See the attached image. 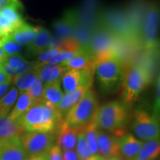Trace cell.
<instances>
[{"label":"cell","mask_w":160,"mask_h":160,"mask_svg":"<svg viewBox=\"0 0 160 160\" xmlns=\"http://www.w3.org/2000/svg\"><path fill=\"white\" fill-rule=\"evenodd\" d=\"M11 82V77L5 73L2 70L0 69V85Z\"/></svg>","instance_id":"f35d334b"},{"label":"cell","mask_w":160,"mask_h":160,"mask_svg":"<svg viewBox=\"0 0 160 160\" xmlns=\"http://www.w3.org/2000/svg\"><path fill=\"white\" fill-rule=\"evenodd\" d=\"M82 127H71L63 119L56 133L57 145L62 151L75 149L77 136Z\"/></svg>","instance_id":"2e32d148"},{"label":"cell","mask_w":160,"mask_h":160,"mask_svg":"<svg viewBox=\"0 0 160 160\" xmlns=\"http://www.w3.org/2000/svg\"><path fill=\"white\" fill-rule=\"evenodd\" d=\"M62 160H79L75 149L62 151Z\"/></svg>","instance_id":"8d00e7d4"},{"label":"cell","mask_w":160,"mask_h":160,"mask_svg":"<svg viewBox=\"0 0 160 160\" xmlns=\"http://www.w3.org/2000/svg\"><path fill=\"white\" fill-rule=\"evenodd\" d=\"M37 77V71L34 68L31 71L22 75L11 77V83H13L18 91L22 93V92L27 91V90L31 87Z\"/></svg>","instance_id":"f546056e"},{"label":"cell","mask_w":160,"mask_h":160,"mask_svg":"<svg viewBox=\"0 0 160 160\" xmlns=\"http://www.w3.org/2000/svg\"><path fill=\"white\" fill-rule=\"evenodd\" d=\"M75 148L79 160H92L94 157V156L91 154L88 145L86 141L83 132V126L78 133L77 145H76Z\"/></svg>","instance_id":"4dcf8cb0"},{"label":"cell","mask_w":160,"mask_h":160,"mask_svg":"<svg viewBox=\"0 0 160 160\" xmlns=\"http://www.w3.org/2000/svg\"><path fill=\"white\" fill-rule=\"evenodd\" d=\"M117 37L106 28L105 26L99 25L93 31L91 41L86 48L96 57L115 53Z\"/></svg>","instance_id":"8fae6325"},{"label":"cell","mask_w":160,"mask_h":160,"mask_svg":"<svg viewBox=\"0 0 160 160\" xmlns=\"http://www.w3.org/2000/svg\"><path fill=\"white\" fill-rule=\"evenodd\" d=\"M97 110V95L91 88L82 99L66 113L64 119L71 127H82L93 119Z\"/></svg>","instance_id":"5b68a950"},{"label":"cell","mask_w":160,"mask_h":160,"mask_svg":"<svg viewBox=\"0 0 160 160\" xmlns=\"http://www.w3.org/2000/svg\"><path fill=\"white\" fill-rule=\"evenodd\" d=\"M99 155L105 159L120 157L119 150V137L114 133L99 129L98 131Z\"/></svg>","instance_id":"9a60e30c"},{"label":"cell","mask_w":160,"mask_h":160,"mask_svg":"<svg viewBox=\"0 0 160 160\" xmlns=\"http://www.w3.org/2000/svg\"><path fill=\"white\" fill-rule=\"evenodd\" d=\"M160 153L159 138L143 142L139 153L133 160H154Z\"/></svg>","instance_id":"484cf974"},{"label":"cell","mask_w":160,"mask_h":160,"mask_svg":"<svg viewBox=\"0 0 160 160\" xmlns=\"http://www.w3.org/2000/svg\"><path fill=\"white\" fill-rule=\"evenodd\" d=\"M52 37L51 33L45 28L38 27L35 39L28 45V51L32 55H39L43 51L51 47Z\"/></svg>","instance_id":"7402d4cb"},{"label":"cell","mask_w":160,"mask_h":160,"mask_svg":"<svg viewBox=\"0 0 160 160\" xmlns=\"http://www.w3.org/2000/svg\"><path fill=\"white\" fill-rule=\"evenodd\" d=\"M159 25V9L157 3H150L144 14L139 37L144 47L148 50L157 48Z\"/></svg>","instance_id":"52a82bcc"},{"label":"cell","mask_w":160,"mask_h":160,"mask_svg":"<svg viewBox=\"0 0 160 160\" xmlns=\"http://www.w3.org/2000/svg\"><path fill=\"white\" fill-rule=\"evenodd\" d=\"M64 119L57 108L45 102L33 104L19 120L25 132H42L56 134Z\"/></svg>","instance_id":"6da1fadb"},{"label":"cell","mask_w":160,"mask_h":160,"mask_svg":"<svg viewBox=\"0 0 160 160\" xmlns=\"http://www.w3.org/2000/svg\"><path fill=\"white\" fill-rule=\"evenodd\" d=\"M63 95L61 80H56L45 85L42 101L57 108Z\"/></svg>","instance_id":"603a6c76"},{"label":"cell","mask_w":160,"mask_h":160,"mask_svg":"<svg viewBox=\"0 0 160 160\" xmlns=\"http://www.w3.org/2000/svg\"><path fill=\"white\" fill-rule=\"evenodd\" d=\"M62 65L68 70H85L97 65V59L86 48H82L81 51Z\"/></svg>","instance_id":"d6986e66"},{"label":"cell","mask_w":160,"mask_h":160,"mask_svg":"<svg viewBox=\"0 0 160 160\" xmlns=\"http://www.w3.org/2000/svg\"><path fill=\"white\" fill-rule=\"evenodd\" d=\"M33 105V101L27 93V92L20 93L19 97L13 105V108L8 115V117L11 119H18L22 116L26 111H28L30 108Z\"/></svg>","instance_id":"83f0119b"},{"label":"cell","mask_w":160,"mask_h":160,"mask_svg":"<svg viewBox=\"0 0 160 160\" xmlns=\"http://www.w3.org/2000/svg\"><path fill=\"white\" fill-rule=\"evenodd\" d=\"M132 131L135 137L142 142L159 138V117L145 109L136 110L132 122Z\"/></svg>","instance_id":"8992f818"},{"label":"cell","mask_w":160,"mask_h":160,"mask_svg":"<svg viewBox=\"0 0 160 160\" xmlns=\"http://www.w3.org/2000/svg\"><path fill=\"white\" fill-rule=\"evenodd\" d=\"M27 160H48V153L29 157Z\"/></svg>","instance_id":"ab89813d"},{"label":"cell","mask_w":160,"mask_h":160,"mask_svg":"<svg viewBox=\"0 0 160 160\" xmlns=\"http://www.w3.org/2000/svg\"><path fill=\"white\" fill-rule=\"evenodd\" d=\"M28 158L20 136L0 139V160H27Z\"/></svg>","instance_id":"4fadbf2b"},{"label":"cell","mask_w":160,"mask_h":160,"mask_svg":"<svg viewBox=\"0 0 160 160\" xmlns=\"http://www.w3.org/2000/svg\"><path fill=\"white\" fill-rule=\"evenodd\" d=\"M96 72L100 88L105 93H113L121 86L124 70L121 60L115 53L97 58Z\"/></svg>","instance_id":"3957f363"},{"label":"cell","mask_w":160,"mask_h":160,"mask_svg":"<svg viewBox=\"0 0 160 160\" xmlns=\"http://www.w3.org/2000/svg\"><path fill=\"white\" fill-rule=\"evenodd\" d=\"M150 79L148 71L142 65H133L125 69L121 85L123 102L128 105L135 102L149 83Z\"/></svg>","instance_id":"277c9868"},{"label":"cell","mask_w":160,"mask_h":160,"mask_svg":"<svg viewBox=\"0 0 160 160\" xmlns=\"http://www.w3.org/2000/svg\"><path fill=\"white\" fill-rule=\"evenodd\" d=\"M92 160H108V159H105V158L101 157V156L97 155V156H94V157L93 158V159Z\"/></svg>","instance_id":"7bdbcfd3"},{"label":"cell","mask_w":160,"mask_h":160,"mask_svg":"<svg viewBox=\"0 0 160 160\" xmlns=\"http://www.w3.org/2000/svg\"><path fill=\"white\" fill-rule=\"evenodd\" d=\"M38 28L33 27L28 23L25 22L15 30L9 37L21 45H29L35 39Z\"/></svg>","instance_id":"cb8c5ba5"},{"label":"cell","mask_w":160,"mask_h":160,"mask_svg":"<svg viewBox=\"0 0 160 160\" xmlns=\"http://www.w3.org/2000/svg\"><path fill=\"white\" fill-rule=\"evenodd\" d=\"M118 137L120 157L124 160H133L139 153L143 142L131 133L125 132Z\"/></svg>","instance_id":"e0dca14e"},{"label":"cell","mask_w":160,"mask_h":160,"mask_svg":"<svg viewBox=\"0 0 160 160\" xmlns=\"http://www.w3.org/2000/svg\"><path fill=\"white\" fill-rule=\"evenodd\" d=\"M92 85H83L78 88L75 91L65 93L62 98L61 101L58 105L57 109L59 113L63 117H65L66 113L71 110L72 108L82 99L88 91L91 88Z\"/></svg>","instance_id":"44dd1931"},{"label":"cell","mask_w":160,"mask_h":160,"mask_svg":"<svg viewBox=\"0 0 160 160\" xmlns=\"http://www.w3.org/2000/svg\"><path fill=\"white\" fill-rule=\"evenodd\" d=\"M108 160H124V159L120 157H116L110 158V159H108Z\"/></svg>","instance_id":"ee69618b"},{"label":"cell","mask_w":160,"mask_h":160,"mask_svg":"<svg viewBox=\"0 0 160 160\" xmlns=\"http://www.w3.org/2000/svg\"><path fill=\"white\" fill-rule=\"evenodd\" d=\"M45 85L43 82L39 79V77H37L31 87L27 90L26 92L33 101V104L42 102Z\"/></svg>","instance_id":"1f68e13d"},{"label":"cell","mask_w":160,"mask_h":160,"mask_svg":"<svg viewBox=\"0 0 160 160\" xmlns=\"http://www.w3.org/2000/svg\"><path fill=\"white\" fill-rule=\"evenodd\" d=\"M62 50L60 47H51L48 49L43 51L38 55L37 61L36 62L37 65H42L47 62V61L51 59V58L55 57L61 52Z\"/></svg>","instance_id":"836d02e7"},{"label":"cell","mask_w":160,"mask_h":160,"mask_svg":"<svg viewBox=\"0 0 160 160\" xmlns=\"http://www.w3.org/2000/svg\"><path fill=\"white\" fill-rule=\"evenodd\" d=\"M77 24L73 11H68L63 17L53 24V28L56 34L62 40H65L73 38Z\"/></svg>","instance_id":"ac0fdd59"},{"label":"cell","mask_w":160,"mask_h":160,"mask_svg":"<svg viewBox=\"0 0 160 160\" xmlns=\"http://www.w3.org/2000/svg\"><path fill=\"white\" fill-rule=\"evenodd\" d=\"M25 130L19 119H11L8 117L0 119V139H8L17 136H21Z\"/></svg>","instance_id":"d4e9b609"},{"label":"cell","mask_w":160,"mask_h":160,"mask_svg":"<svg viewBox=\"0 0 160 160\" xmlns=\"http://www.w3.org/2000/svg\"><path fill=\"white\" fill-rule=\"evenodd\" d=\"M48 160H62V151L57 144L48 153Z\"/></svg>","instance_id":"d590c367"},{"label":"cell","mask_w":160,"mask_h":160,"mask_svg":"<svg viewBox=\"0 0 160 160\" xmlns=\"http://www.w3.org/2000/svg\"><path fill=\"white\" fill-rule=\"evenodd\" d=\"M19 91L16 87H12L5 96L0 98V119L7 117L17 101Z\"/></svg>","instance_id":"f1b7e54d"},{"label":"cell","mask_w":160,"mask_h":160,"mask_svg":"<svg viewBox=\"0 0 160 160\" xmlns=\"http://www.w3.org/2000/svg\"><path fill=\"white\" fill-rule=\"evenodd\" d=\"M20 139L29 157L48 153L56 144V134L42 132H25L20 136Z\"/></svg>","instance_id":"30bf717a"},{"label":"cell","mask_w":160,"mask_h":160,"mask_svg":"<svg viewBox=\"0 0 160 160\" xmlns=\"http://www.w3.org/2000/svg\"><path fill=\"white\" fill-rule=\"evenodd\" d=\"M23 11L24 7L19 0H11L0 10V39L9 37L25 22Z\"/></svg>","instance_id":"ba28073f"},{"label":"cell","mask_w":160,"mask_h":160,"mask_svg":"<svg viewBox=\"0 0 160 160\" xmlns=\"http://www.w3.org/2000/svg\"><path fill=\"white\" fill-rule=\"evenodd\" d=\"M11 84V82H6L0 85V98L2 97L3 96H5L8 93Z\"/></svg>","instance_id":"74e56055"},{"label":"cell","mask_w":160,"mask_h":160,"mask_svg":"<svg viewBox=\"0 0 160 160\" xmlns=\"http://www.w3.org/2000/svg\"><path fill=\"white\" fill-rule=\"evenodd\" d=\"M36 65V62H28L21 56L13 55L7 57L0 62V69L11 77H17L31 71Z\"/></svg>","instance_id":"5bb4252c"},{"label":"cell","mask_w":160,"mask_h":160,"mask_svg":"<svg viewBox=\"0 0 160 160\" xmlns=\"http://www.w3.org/2000/svg\"><path fill=\"white\" fill-rule=\"evenodd\" d=\"M0 46L8 57L19 55L22 50V46L16 42L9 37H3L0 39Z\"/></svg>","instance_id":"d6a6232c"},{"label":"cell","mask_w":160,"mask_h":160,"mask_svg":"<svg viewBox=\"0 0 160 160\" xmlns=\"http://www.w3.org/2000/svg\"><path fill=\"white\" fill-rule=\"evenodd\" d=\"M8 56L5 54V53L4 52L3 49L2 48V47L0 46V62H2L4 59H5Z\"/></svg>","instance_id":"60d3db41"},{"label":"cell","mask_w":160,"mask_h":160,"mask_svg":"<svg viewBox=\"0 0 160 160\" xmlns=\"http://www.w3.org/2000/svg\"><path fill=\"white\" fill-rule=\"evenodd\" d=\"M38 77L43 83L46 85L56 80L61 79L62 77L68 71L62 64L59 65H49L42 64L35 66Z\"/></svg>","instance_id":"ffe728a7"},{"label":"cell","mask_w":160,"mask_h":160,"mask_svg":"<svg viewBox=\"0 0 160 160\" xmlns=\"http://www.w3.org/2000/svg\"><path fill=\"white\" fill-rule=\"evenodd\" d=\"M128 117L127 104L112 101L98 108L94 119L99 129L119 136L125 132Z\"/></svg>","instance_id":"7a4b0ae2"},{"label":"cell","mask_w":160,"mask_h":160,"mask_svg":"<svg viewBox=\"0 0 160 160\" xmlns=\"http://www.w3.org/2000/svg\"><path fill=\"white\" fill-rule=\"evenodd\" d=\"M96 71L95 67L85 70H68L61 78L64 92L65 93L75 91L83 85H92L93 77Z\"/></svg>","instance_id":"7c38bea8"},{"label":"cell","mask_w":160,"mask_h":160,"mask_svg":"<svg viewBox=\"0 0 160 160\" xmlns=\"http://www.w3.org/2000/svg\"><path fill=\"white\" fill-rule=\"evenodd\" d=\"M160 109V79L159 76L156 82L155 86V98H154V104H153V113L157 117H159Z\"/></svg>","instance_id":"e575fe53"},{"label":"cell","mask_w":160,"mask_h":160,"mask_svg":"<svg viewBox=\"0 0 160 160\" xmlns=\"http://www.w3.org/2000/svg\"><path fill=\"white\" fill-rule=\"evenodd\" d=\"M103 26L108 28L116 37L121 39H134L137 37L127 13L122 10L111 9L104 13L101 20Z\"/></svg>","instance_id":"9c48e42d"},{"label":"cell","mask_w":160,"mask_h":160,"mask_svg":"<svg viewBox=\"0 0 160 160\" xmlns=\"http://www.w3.org/2000/svg\"><path fill=\"white\" fill-rule=\"evenodd\" d=\"M10 1H11V0H0V10L5 7Z\"/></svg>","instance_id":"b9f144b4"},{"label":"cell","mask_w":160,"mask_h":160,"mask_svg":"<svg viewBox=\"0 0 160 160\" xmlns=\"http://www.w3.org/2000/svg\"><path fill=\"white\" fill-rule=\"evenodd\" d=\"M98 128L94 117L87 125L83 126V132L89 149L93 156L99 155L98 148Z\"/></svg>","instance_id":"4316f807"}]
</instances>
